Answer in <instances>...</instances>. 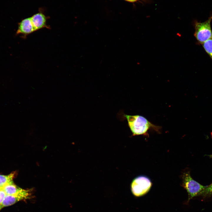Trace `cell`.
I'll use <instances>...</instances> for the list:
<instances>
[{
    "label": "cell",
    "instance_id": "9",
    "mask_svg": "<svg viewBox=\"0 0 212 212\" xmlns=\"http://www.w3.org/2000/svg\"><path fill=\"white\" fill-rule=\"evenodd\" d=\"M14 175V173L8 175H0V188H3L5 185L12 181Z\"/></svg>",
    "mask_w": 212,
    "mask_h": 212
},
{
    "label": "cell",
    "instance_id": "1",
    "mask_svg": "<svg viewBox=\"0 0 212 212\" xmlns=\"http://www.w3.org/2000/svg\"><path fill=\"white\" fill-rule=\"evenodd\" d=\"M123 115V118L127 120L132 136L143 135L148 137V132L149 130H153L159 133H160L161 127L153 124L143 116L125 114Z\"/></svg>",
    "mask_w": 212,
    "mask_h": 212
},
{
    "label": "cell",
    "instance_id": "6",
    "mask_svg": "<svg viewBox=\"0 0 212 212\" xmlns=\"http://www.w3.org/2000/svg\"><path fill=\"white\" fill-rule=\"evenodd\" d=\"M35 31L31 17L25 19L18 24L16 35H21L25 37L27 35Z\"/></svg>",
    "mask_w": 212,
    "mask_h": 212
},
{
    "label": "cell",
    "instance_id": "5",
    "mask_svg": "<svg viewBox=\"0 0 212 212\" xmlns=\"http://www.w3.org/2000/svg\"><path fill=\"white\" fill-rule=\"evenodd\" d=\"M31 196L30 190L23 189L16 194L6 195L1 205L3 207L10 206L20 201L29 199L30 198Z\"/></svg>",
    "mask_w": 212,
    "mask_h": 212
},
{
    "label": "cell",
    "instance_id": "12",
    "mask_svg": "<svg viewBox=\"0 0 212 212\" xmlns=\"http://www.w3.org/2000/svg\"><path fill=\"white\" fill-rule=\"evenodd\" d=\"M6 194L3 188H0V205H1Z\"/></svg>",
    "mask_w": 212,
    "mask_h": 212
},
{
    "label": "cell",
    "instance_id": "13",
    "mask_svg": "<svg viewBox=\"0 0 212 212\" xmlns=\"http://www.w3.org/2000/svg\"><path fill=\"white\" fill-rule=\"evenodd\" d=\"M125 0L127 1H129V2H135L138 0Z\"/></svg>",
    "mask_w": 212,
    "mask_h": 212
},
{
    "label": "cell",
    "instance_id": "4",
    "mask_svg": "<svg viewBox=\"0 0 212 212\" xmlns=\"http://www.w3.org/2000/svg\"><path fill=\"white\" fill-rule=\"evenodd\" d=\"M152 183L150 180L144 175H140L135 178L132 180L130 186L132 194L139 197L147 193L150 190Z\"/></svg>",
    "mask_w": 212,
    "mask_h": 212
},
{
    "label": "cell",
    "instance_id": "2",
    "mask_svg": "<svg viewBox=\"0 0 212 212\" xmlns=\"http://www.w3.org/2000/svg\"><path fill=\"white\" fill-rule=\"evenodd\" d=\"M180 177L182 179L181 186L186 190L188 194L186 203H188L190 200L194 197L199 196L201 192L206 186L201 185L193 179L188 171L182 173Z\"/></svg>",
    "mask_w": 212,
    "mask_h": 212
},
{
    "label": "cell",
    "instance_id": "10",
    "mask_svg": "<svg viewBox=\"0 0 212 212\" xmlns=\"http://www.w3.org/2000/svg\"><path fill=\"white\" fill-rule=\"evenodd\" d=\"M202 44L205 51L212 60V39L207 40Z\"/></svg>",
    "mask_w": 212,
    "mask_h": 212
},
{
    "label": "cell",
    "instance_id": "7",
    "mask_svg": "<svg viewBox=\"0 0 212 212\" xmlns=\"http://www.w3.org/2000/svg\"><path fill=\"white\" fill-rule=\"evenodd\" d=\"M31 19L35 31L44 27L48 28L46 24V18L43 14H36L31 17Z\"/></svg>",
    "mask_w": 212,
    "mask_h": 212
},
{
    "label": "cell",
    "instance_id": "11",
    "mask_svg": "<svg viewBox=\"0 0 212 212\" xmlns=\"http://www.w3.org/2000/svg\"><path fill=\"white\" fill-rule=\"evenodd\" d=\"M212 196V183L206 186V188L201 192L199 195L203 198L210 197Z\"/></svg>",
    "mask_w": 212,
    "mask_h": 212
},
{
    "label": "cell",
    "instance_id": "8",
    "mask_svg": "<svg viewBox=\"0 0 212 212\" xmlns=\"http://www.w3.org/2000/svg\"><path fill=\"white\" fill-rule=\"evenodd\" d=\"M7 195H14L21 192L23 189L15 184L13 181L8 183L3 188Z\"/></svg>",
    "mask_w": 212,
    "mask_h": 212
},
{
    "label": "cell",
    "instance_id": "14",
    "mask_svg": "<svg viewBox=\"0 0 212 212\" xmlns=\"http://www.w3.org/2000/svg\"><path fill=\"white\" fill-rule=\"evenodd\" d=\"M3 208L2 206L1 205H0V210L1 209V208Z\"/></svg>",
    "mask_w": 212,
    "mask_h": 212
},
{
    "label": "cell",
    "instance_id": "3",
    "mask_svg": "<svg viewBox=\"0 0 212 212\" xmlns=\"http://www.w3.org/2000/svg\"><path fill=\"white\" fill-rule=\"evenodd\" d=\"M212 20V15L204 22L195 21L194 36L198 43L202 44L207 40L212 39L211 25Z\"/></svg>",
    "mask_w": 212,
    "mask_h": 212
},
{
    "label": "cell",
    "instance_id": "15",
    "mask_svg": "<svg viewBox=\"0 0 212 212\" xmlns=\"http://www.w3.org/2000/svg\"><path fill=\"white\" fill-rule=\"evenodd\" d=\"M209 156H210V157L212 158V155H209Z\"/></svg>",
    "mask_w": 212,
    "mask_h": 212
}]
</instances>
